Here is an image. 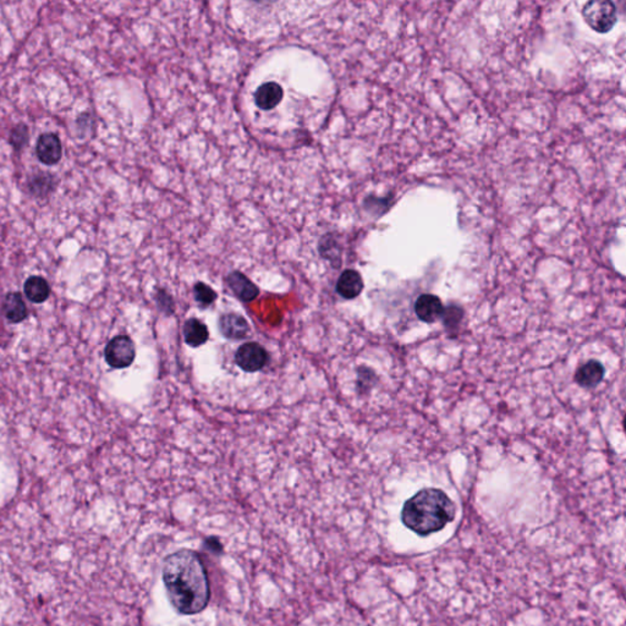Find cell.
Returning <instances> with one entry per match:
<instances>
[{
    "label": "cell",
    "mask_w": 626,
    "mask_h": 626,
    "mask_svg": "<svg viewBox=\"0 0 626 626\" xmlns=\"http://www.w3.org/2000/svg\"><path fill=\"white\" fill-rule=\"evenodd\" d=\"M193 295H195V299H196L198 304L202 305L203 307L209 306L217 299L216 291L211 286L204 284V283H197V284L195 285Z\"/></svg>",
    "instance_id": "cell-17"
},
{
    "label": "cell",
    "mask_w": 626,
    "mask_h": 626,
    "mask_svg": "<svg viewBox=\"0 0 626 626\" xmlns=\"http://www.w3.org/2000/svg\"><path fill=\"white\" fill-rule=\"evenodd\" d=\"M319 252L326 260H329L335 268L340 265V250L334 236L326 235L319 242Z\"/></svg>",
    "instance_id": "cell-16"
},
{
    "label": "cell",
    "mask_w": 626,
    "mask_h": 626,
    "mask_svg": "<svg viewBox=\"0 0 626 626\" xmlns=\"http://www.w3.org/2000/svg\"><path fill=\"white\" fill-rule=\"evenodd\" d=\"M453 501L443 491L426 488L406 501L401 520L419 536H429L444 529L455 517Z\"/></svg>",
    "instance_id": "cell-2"
},
{
    "label": "cell",
    "mask_w": 626,
    "mask_h": 626,
    "mask_svg": "<svg viewBox=\"0 0 626 626\" xmlns=\"http://www.w3.org/2000/svg\"><path fill=\"white\" fill-rule=\"evenodd\" d=\"M157 302H158L160 309H162V311H165L167 314L173 313V299H172V296H170L167 291L159 290L158 294H157Z\"/></svg>",
    "instance_id": "cell-18"
},
{
    "label": "cell",
    "mask_w": 626,
    "mask_h": 626,
    "mask_svg": "<svg viewBox=\"0 0 626 626\" xmlns=\"http://www.w3.org/2000/svg\"><path fill=\"white\" fill-rule=\"evenodd\" d=\"M163 581L169 599L179 613L191 615L207 607V571L195 552L183 549L169 555L163 564Z\"/></svg>",
    "instance_id": "cell-1"
},
{
    "label": "cell",
    "mask_w": 626,
    "mask_h": 626,
    "mask_svg": "<svg viewBox=\"0 0 626 626\" xmlns=\"http://www.w3.org/2000/svg\"><path fill=\"white\" fill-rule=\"evenodd\" d=\"M3 313L10 323H20L27 317V307L22 295L20 293H9L5 296Z\"/></svg>",
    "instance_id": "cell-12"
},
{
    "label": "cell",
    "mask_w": 626,
    "mask_h": 626,
    "mask_svg": "<svg viewBox=\"0 0 626 626\" xmlns=\"http://www.w3.org/2000/svg\"><path fill=\"white\" fill-rule=\"evenodd\" d=\"M183 339L188 345L193 347H198L207 342L209 338L207 326L204 323L198 321L196 318H191L183 324Z\"/></svg>",
    "instance_id": "cell-13"
},
{
    "label": "cell",
    "mask_w": 626,
    "mask_h": 626,
    "mask_svg": "<svg viewBox=\"0 0 626 626\" xmlns=\"http://www.w3.org/2000/svg\"><path fill=\"white\" fill-rule=\"evenodd\" d=\"M36 155L41 163L54 165L58 163L63 155L60 139L55 134H43L39 136L36 145Z\"/></svg>",
    "instance_id": "cell-6"
},
{
    "label": "cell",
    "mask_w": 626,
    "mask_h": 626,
    "mask_svg": "<svg viewBox=\"0 0 626 626\" xmlns=\"http://www.w3.org/2000/svg\"><path fill=\"white\" fill-rule=\"evenodd\" d=\"M604 377V368L598 361H588L578 368L575 380L580 386L594 387L602 381Z\"/></svg>",
    "instance_id": "cell-14"
},
{
    "label": "cell",
    "mask_w": 626,
    "mask_h": 626,
    "mask_svg": "<svg viewBox=\"0 0 626 626\" xmlns=\"http://www.w3.org/2000/svg\"><path fill=\"white\" fill-rule=\"evenodd\" d=\"M24 289L27 299L34 304H42L48 299L49 294H50V288H49L47 280L43 279L42 277H36V275L26 280Z\"/></svg>",
    "instance_id": "cell-15"
},
{
    "label": "cell",
    "mask_w": 626,
    "mask_h": 626,
    "mask_svg": "<svg viewBox=\"0 0 626 626\" xmlns=\"http://www.w3.org/2000/svg\"><path fill=\"white\" fill-rule=\"evenodd\" d=\"M227 280L229 288L232 289L236 298L244 302L253 301L260 294L258 288L241 272H236V270L232 272L230 274L228 275Z\"/></svg>",
    "instance_id": "cell-9"
},
{
    "label": "cell",
    "mask_w": 626,
    "mask_h": 626,
    "mask_svg": "<svg viewBox=\"0 0 626 626\" xmlns=\"http://www.w3.org/2000/svg\"><path fill=\"white\" fill-rule=\"evenodd\" d=\"M583 16L593 31L607 34L617 24V6L611 0H592L583 5Z\"/></svg>",
    "instance_id": "cell-3"
},
{
    "label": "cell",
    "mask_w": 626,
    "mask_h": 626,
    "mask_svg": "<svg viewBox=\"0 0 626 626\" xmlns=\"http://www.w3.org/2000/svg\"><path fill=\"white\" fill-rule=\"evenodd\" d=\"M362 289H363V280L356 270H344L338 279L337 293L344 299H355L361 294Z\"/></svg>",
    "instance_id": "cell-11"
},
{
    "label": "cell",
    "mask_w": 626,
    "mask_h": 626,
    "mask_svg": "<svg viewBox=\"0 0 626 626\" xmlns=\"http://www.w3.org/2000/svg\"><path fill=\"white\" fill-rule=\"evenodd\" d=\"M235 361L244 371H260L268 362V352L258 342H246L237 349Z\"/></svg>",
    "instance_id": "cell-5"
},
{
    "label": "cell",
    "mask_w": 626,
    "mask_h": 626,
    "mask_svg": "<svg viewBox=\"0 0 626 626\" xmlns=\"http://www.w3.org/2000/svg\"><path fill=\"white\" fill-rule=\"evenodd\" d=\"M219 329L224 337L232 340L245 339L250 333V326L247 321L236 313L223 314L219 319Z\"/></svg>",
    "instance_id": "cell-8"
},
{
    "label": "cell",
    "mask_w": 626,
    "mask_h": 626,
    "mask_svg": "<svg viewBox=\"0 0 626 626\" xmlns=\"http://www.w3.org/2000/svg\"><path fill=\"white\" fill-rule=\"evenodd\" d=\"M283 88L275 82H267L257 88L255 93L256 106L262 111H272L279 106L283 99Z\"/></svg>",
    "instance_id": "cell-10"
},
{
    "label": "cell",
    "mask_w": 626,
    "mask_h": 626,
    "mask_svg": "<svg viewBox=\"0 0 626 626\" xmlns=\"http://www.w3.org/2000/svg\"><path fill=\"white\" fill-rule=\"evenodd\" d=\"M415 312L421 321L433 323L443 316V304L436 295H421L415 305Z\"/></svg>",
    "instance_id": "cell-7"
},
{
    "label": "cell",
    "mask_w": 626,
    "mask_h": 626,
    "mask_svg": "<svg viewBox=\"0 0 626 626\" xmlns=\"http://www.w3.org/2000/svg\"><path fill=\"white\" fill-rule=\"evenodd\" d=\"M135 344L127 335L113 338L104 350L106 361L113 368H126L135 360Z\"/></svg>",
    "instance_id": "cell-4"
}]
</instances>
